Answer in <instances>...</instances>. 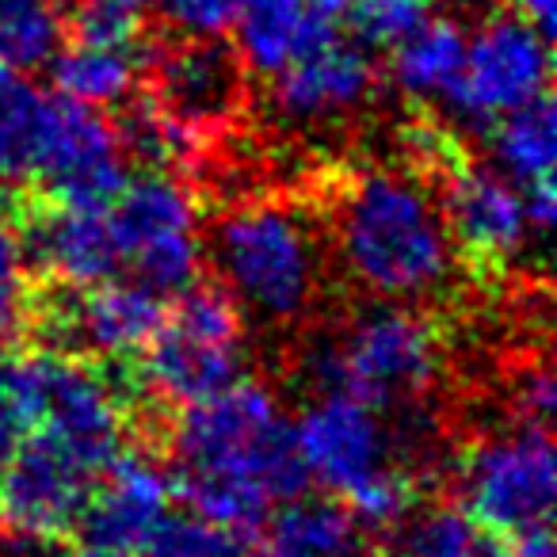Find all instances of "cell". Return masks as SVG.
I'll return each mask as SVG.
<instances>
[{"instance_id":"17","label":"cell","mask_w":557,"mask_h":557,"mask_svg":"<svg viewBox=\"0 0 557 557\" xmlns=\"http://www.w3.org/2000/svg\"><path fill=\"white\" fill-rule=\"evenodd\" d=\"M374 85H379V73L371 58L351 42L333 39L275 73L271 108L283 123L325 126L367 108Z\"/></svg>"},{"instance_id":"36","label":"cell","mask_w":557,"mask_h":557,"mask_svg":"<svg viewBox=\"0 0 557 557\" xmlns=\"http://www.w3.org/2000/svg\"><path fill=\"white\" fill-rule=\"evenodd\" d=\"M0 549H4V527H0Z\"/></svg>"},{"instance_id":"14","label":"cell","mask_w":557,"mask_h":557,"mask_svg":"<svg viewBox=\"0 0 557 557\" xmlns=\"http://www.w3.org/2000/svg\"><path fill=\"white\" fill-rule=\"evenodd\" d=\"M195 146H207L245 103V65L237 50L214 39H187L157 58V92L149 96Z\"/></svg>"},{"instance_id":"29","label":"cell","mask_w":557,"mask_h":557,"mask_svg":"<svg viewBox=\"0 0 557 557\" xmlns=\"http://www.w3.org/2000/svg\"><path fill=\"white\" fill-rule=\"evenodd\" d=\"M27 310H32L27 256L20 248L16 230H9L0 233V341L27 333Z\"/></svg>"},{"instance_id":"2","label":"cell","mask_w":557,"mask_h":557,"mask_svg":"<svg viewBox=\"0 0 557 557\" xmlns=\"http://www.w3.org/2000/svg\"><path fill=\"white\" fill-rule=\"evenodd\" d=\"M176 473L240 481L271 500H295L310 485L295 447V424L260 382H233L222 394L195 401L172 428Z\"/></svg>"},{"instance_id":"23","label":"cell","mask_w":557,"mask_h":557,"mask_svg":"<svg viewBox=\"0 0 557 557\" xmlns=\"http://www.w3.org/2000/svg\"><path fill=\"white\" fill-rule=\"evenodd\" d=\"M488 131H493L488 138H493V153L500 161V172L511 184L523 187L534 184V180H554L557 115L549 92L500 115L496 123H488Z\"/></svg>"},{"instance_id":"34","label":"cell","mask_w":557,"mask_h":557,"mask_svg":"<svg viewBox=\"0 0 557 557\" xmlns=\"http://www.w3.org/2000/svg\"><path fill=\"white\" fill-rule=\"evenodd\" d=\"M70 557H141L134 549H115V546H100V542H81Z\"/></svg>"},{"instance_id":"31","label":"cell","mask_w":557,"mask_h":557,"mask_svg":"<svg viewBox=\"0 0 557 557\" xmlns=\"http://www.w3.org/2000/svg\"><path fill=\"white\" fill-rule=\"evenodd\" d=\"M511 401H516L519 424L546 428L549 417H554V409H557V386H554V374H549V367L546 363L527 367V371L516 379Z\"/></svg>"},{"instance_id":"9","label":"cell","mask_w":557,"mask_h":557,"mask_svg":"<svg viewBox=\"0 0 557 557\" xmlns=\"http://www.w3.org/2000/svg\"><path fill=\"white\" fill-rule=\"evenodd\" d=\"M96 466L62 440L39 432L20 440L0 470V527L24 542L58 546L81 531Z\"/></svg>"},{"instance_id":"16","label":"cell","mask_w":557,"mask_h":557,"mask_svg":"<svg viewBox=\"0 0 557 557\" xmlns=\"http://www.w3.org/2000/svg\"><path fill=\"white\" fill-rule=\"evenodd\" d=\"M172 496H176V485L153 455L119 450L103 470V481L92 485L88 508L81 516L85 542L141 554L169 519Z\"/></svg>"},{"instance_id":"12","label":"cell","mask_w":557,"mask_h":557,"mask_svg":"<svg viewBox=\"0 0 557 557\" xmlns=\"http://www.w3.org/2000/svg\"><path fill=\"white\" fill-rule=\"evenodd\" d=\"M443 176V222H447L450 245L470 268L493 271L508 263L527 240V210L523 195L504 172L473 164L458 149L440 169Z\"/></svg>"},{"instance_id":"30","label":"cell","mask_w":557,"mask_h":557,"mask_svg":"<svg viewBox=\"0 0 557 557\" xmlns=\"http://www.w3.org/2000/svg\"><path fill=\"white\" fill-rule=\"evenodd\" d=\"M149 12H157L184 39H218L230 32L233 0H149Z\"/></svg>"},{"instance_id":"3","label":"cell","mask_w":557,"mask_h":557,"mask_svg":"<svg viewBox=\"0 0 557 557\" xmlns=\"http://www.w3.org/2000/svg\"><path fill=\"white\" fill-rule=\"evenodd\" d=\"M210 260L240 310L271 325H295L321 290L313 230L283 202H240L210 225Z\"/></svg>"},{"instance_id":"7","label":"cell","mask_w":557,"mask_h":557,"mask_svg":"<svg viewBox=\"0 0 557 557\" xmlns=\"http://www.w3.org/2000/svg\"><path fill=\"white\" fill-rule=\"evenodd\" d=\"M108 222L119 260L131 263L134 275L157 295H180L199 278L207 248L199 237V210L180 180L161 172L126 180L111 199Z\"/></svg>"},{"instance_id":"5","label":"cell","mask_w":557,"mask_h":557,"mask_svg":"<svg viewBox=\"0 0 557 557\" xmlns=\"http://www.w3.org/2000/svg\"><path fill=\"white\" fill-rule=\"evenodd\" d=\"M245 367V318L225 287L191 283L180 290L176 306L149 348L138 356V386L169 409L222 394L240 379Z\"/></svg>"},{"instance_id":"8","label":"cell","mask_w":557,"mask_h":557,"mask_svg":"<svg viewBox=\"0 0 557 557\" xmlns=\"http://www.w3.org/2000/svg\"><path fill=\"white\" fill-rule=\"evenodd\" d=\"M458 488H462V511L488 534L549 527L557 466L546 428L519 424L473 447L462 458Z\"/></svg>"},{"instance_id":"10","label":"cell","mask_w":557,"mask_h":557,"mask_svg":"<svg viewBox=\"0 0 557 557\" xmlns=\"http://www.w3.org/2000/svg\"><path fill=\"white\" fill-rule=\"evenodd\" d=\"M549 35L527 24L519 12H493L466 35V58L447 103L473 126L496 123L508 111L546 96Z\"/></svg>"},{"instance_id":"19","label":"cell","mask_w":557,"mask_h":557,"mask_svg":"<svg viewBox=\"0 0 557 557\" xmlns=\"http://www.w3.org/2000/svg\"><path fill=\"white\" fill-rule=\"evenodd\" d=\"M271 519V516H268ZM268 527L260 557H363V527L341 500L295 496Z\"/></svg>"},{"instance_id":"22","label":"cell","mask_w":557,"mask_h":557,"mask_svg":"<svg viewBox=\"0 0 557 557\" xmlns=\"http://www.w3.org/2000/svg\"><path fill=\"white\" fill-rule=\"evenodd\" d=\"M50 65H54L58 96L85 103V108H119V103H131L134 85H138L141 50L73 39L70 47H58Z\"/></svg>"},{"instance_id":"1","label":"cell","mask_w":557,"mask_h":557,"mask_svg":"<svg viewBox=\"0 0 557 557\" xmlns=\"http://www.w3.org/2000/svg\"><path fill=\"white\" fill-rule=\"evenodd\" d=\"M336 248L359 290L417 302L450 283L455 245L428 184L401 169H367L336 195Z\"/></svg>"},{"instance_id":"20","label":"cell","mask_w":557,"mask_h":557,"mask_svg":"<svg viewBox=\"0 0 557 557\" xmlns=\"http://www.w3.org/2000/svg\"><path fill=\"white\" fill-rule=\"evenodd\" d=\"M389 50H394L389 81L397 85V92H405L417 103L447 100L458 73H462L466 32L462 24L447 16H428L424 24H417Z\"/></svg>"},{"instance_id":"35","label":"cell","mask_w":557,"mask_h":557,"mask_svg":"<svg viewBox=\"0 0 557 557\" xmlns=\"http://www.w3.org/2000/svg\"><path fill=\"white\" fill-rule=\"evenodd\" d=\"M16 207H20V199H12V195L0 187V233L16 230Z\"/></svg>"},{"instance_id":"26","label":"cell","mask_w":557,"mask_h":557,"mask_svg":"<svg viewBox=\"0 0 557 557\" xmlns=\"http://www.w3.org/2000/svg\"><path fill=\"white\" fill-rule=\"evenodd\" d=\"M149 24V0H77L73 32L81 42L138 47Z\"/></svg>"},{"instance_id":"32","label":"cell","mask_w":557,"mask_h":557,"mask_svg":"<svg viewBox=\"0 0 557 557\" xmlns=\"http://www.w3.org/2000/svg\"><path fill=\"white\" fill-rule=\"evenodd\" d=\"M481 557H554V539H549V527L496 534L493 542L481 546Z\"/></svg>"},{"instance_id":"4","label":"cell","mask_w":557,"mask_h":557,"mask_svg":"<svg viewBox=\"0 0 557 557\" xmlns=\"http://www.w3.org/2000/svg\"><path fill=\"white\" fill-rule=\"evenodd\" d=\"M318 394H356L374 409H412L440 379L432 321L397 302H374L341 336H321L302 359Z\"/></svg>"},{"instance_id":"33","label":"cell","mask_w":557,"mask_h":557,"mask_svg":"<svg viewBox=\"0 0 557 557\" xmlns=\"http://www.w3.org/2000/svg\"><path fill=\"white\" fill-rule=\"evenodd\" d=\"M516 9L511 12H519V16L527 20V24H534L542 35H549L554 32V16H557V0H511Z\"/></svg>"},{"instance_id":"25","label":"cell","mask_w":557,"mask_h":557,"mask_svg":"<svg viewBox=\"0 0 557 557\" xmlns=\"http://www.w3.org/2000/svg\"><path fill=\"white\" fill-rule=\"evenodd\" d=\"M478 523L462 508L435 504L424 511H409L394 527V557H481Z\"/></svg>"},{"instance_id":"21","label":"cell","mask_w":557,"mask_h":557,"mask_svg":"<svg viewBox=\"0 0 557 557\" xmlns=\"http://www.w3.org/2000/svg\"><path fill=\"white\" fill-rule=\"evenodd\" d=\"M58 92H39L24 81H0V184H32L47 161L58 119Z\"/></svg>"},{"instance_id":"27","label":"cell","mask_w":557,"mask_h":557,"mask_svg":"<svg viewBox=\"0 0 557 557\" xmlns=\"http://www.w3.org/2000/svg\"><path fill=\"white\" fill-rule=\"evenodd\" d=\"M435 0H348L344 27L356 32L363 47H394L397 39L432 16Z\"/></svg>"},{"instance_id":"15","label":"cell","mask_w":557,"mask_h":557,"mask_svg":"<svg viewBox=\"0 0 557 557\" xmlns=\"http://www.w3.org/2000/svg\"><path fill=\"white\" fill-rule=\"evenodd\" d=\"M35 184L47 187V199L54 202L108 210L126 184V153L119 146L115 123H108L100 108H85L62 96L47 161Z\"/></svg>"},{"instance_id":"6","label":"cell","mask_w":557,"mask_h":557,"mask_svg":"<svg viewBox=\"0 0 557 557\" xmlns=\"http://www.w3.org/2000/svg\"><path fill=\"white\" fill-rule=\"evenodd\" d=\"M9 371L27 424L62 440L100 473L108 470L111 458L123 450L126 409L92 359L42 344L39 351L9 363Z\"/></svg>"},{"instance_id":"24","label":"cell","mask_w":557,"mask_h":557,"mask_svg":"<svg viewBox=\"0 0 557 557\" xmlns=\"http://www.w3.org/2000/svg\"><path fill=\"white\" fill-rule=\"evenodd\" d=\"M65 35V0H0V81L50 65Z\"/></svg>"},{"instance_id":"11","label":"cell","mask_w":557,"mask_h":557,"mask_svg":"<svg viewBox=\"0 0 557 557\" xmlns=\"http://www.w3.org/2000/svg\"><path fill=\"white\" fill-rule=\"evenodd\" d=\"M295 447L306 473L341 500L389 466H405L397 462V440L386 420L356 394H318V401L298 417Z\"/></svg>"},{"instance_id":"28","label":"cell","mask_w":557,"mask_h":557,"mask_svg":"<svg viewBox=\"0 0 557 557\" xmlns=\"http://www.w3.org/2000/svg\"><path fill=\"white\" fill-rule=\"evenodd\" d=\"M141 557H252L240 546L237 534L222 531V527L202 523L199 516L187 519H164L161 531L149 539Z\"/></svg>"},{"instance_id":"13","label":"cell","mask_w":557,"mask_h":557,"mask_svg":"<svg viewBox=\"0 0 557 557\" xmlns=\"http://www.w3.org/2000/svg\"><path fill=\"white\" fill-rule=\"evenodd\" d=\"M16 237L27 263L47 275V283L62 287H96L119 271V248L111 237L108 210L70 207L54 199H20L16 207Z\"/></svg>"},{"instance_id":"18","label":"cell","mask_w":557,"mask_h":557,"mask_svg":"<svg viewBox=\"0 0 557 557\" xmlns=\"http://www.w3.org/2000/svg\"><path fill=\"white\" fill-rule=\"evenodd\" d=\"M348 0H233L230 27L248 73L275 77L310 50L341 39Z\"/></svg>"}]
</instances>
